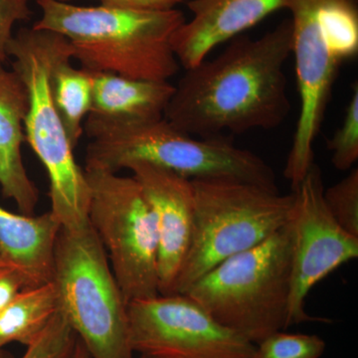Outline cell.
Listing matches in <instances>:
<instances>
[{
  "label": "cell",
  "mask_w": 358,
  "mask_h": 358,
  "mask_svg": "<svg viewBox=\"0 0 358 358\" xmlns=\"http://www.w3.org/2000/svg\"><path fill=\"white\" fill-rule=\"evenodd\" d=\"M291 54L289 18L258 38L235 37L216 57L185 70L164 117L200 138L275 129L291 110L285 73Z\"/></svg>",
  "instance_id": "cell-1"
},
{
  "label": "cell",
  "mask_w": 358,
  "mask_h": 358,
  "mask_svg": "<svg viewBox=\"0 0 358 358\" xmlns=\"http://www.w3.org/2000/svg\"><path fill=\"white\" fill-rule=\"evenodd\" d=\"M36 2L41 17L32 27L65 37L73 59L85 70L147 81H169L178 72L171 41L185 17L176 8L145 11L77 6L60 0Z\"/></svg>",
  "instance_id": "cell-2"
},
{
  "label": "cell",
  "mask_w": 358,
  "mask_h": 358,
  "mask_svg": "<svg viewBox=\"0 0 358 358\" xmlns=\"http://www.w3.org/2000/svg\"><path fill=\"white\" fill-rule=\"evenodd\" d=\"M86 166L117 173L147 162L188 179L225 178L279 189L272 167L231 138H195L166 117L114 120L90 114Z\"/></svg>",
  "instance_id": "cell-3"
},
{
  "label": "cell",
  "mask_w": 358,
  "mask_h": 358,
  "mask_svg": "<svg viewBox=\"0 0 358 358\" xmlns=\"http://www.w3.org/2000/svg\"><path fill=\"white\" fill-rule=\"evenodd\" d=\"M67 54H73V49L65 37L33 27L15 33L7 48V56L13 58L11 68L27 88L26 143L48 176L51 213L62 229L77 231L89 224L90 188L51 91L52 68Z\"/></svg>",
  "instance_id": "cell-4"
},
{
  "label": "cell",
  "mask_w": 358,
  "mask_h": 358,
  "mask_svg": "<svg viewBox=\"0 0 358 358\" xmlns=\"http://www.w3.org/2000/svg\"><path fill=\"white\" fill-rule=\"evenodd\" d=\"M300 114L284 176L296 187L315 164L313 145L339 69L358 52V0H288Z\"/></svg>",
  "instance_id": "cell-5"
},
{
  "label": "cell",
  "mask_w": 358,
  "mask_h": 358,
  "mask_svg": "<svg viewBox=\"0 0 358 358\" xmlns=\"http://www.w3.org/2000/svg\"><path fill=\"white\" fill-rule=\"evenodd\" d=\"M291 246L287 225L226 259L185 293L222 326L257 345L288 329Z\"/></svg>",
  "instance_id": "cell-6"
},
{
  "label": "cell",
  "mask_w": 358,
  "mask_h": 358,
  "mask_svg": "<svg viewBox=\"0 0 358 358\" xmlns=\"http://www.w3.org/2000/svg\"><path fill=\"white\" fill-rule=\"evenodd\" d=\"M194 212L192 241L173 294H183L230 257L262 243L288 223L294 193L246 181L192 179Z\"/></svg>",
  "instance_id": "cell-7"
},
{
  "label": "cell",
  "mask_w": 358,
  "mask_h": 358,
  "mask_svg": "<svg viewBox=\"0 0 358 358\" xmlns=\"http://www.w3.org/2000/svg\"><path fill=\"white\" fill-rule=\"evenodd\" d=\"M59 310L93 358H134L128 303L91 224L61 229L54 260Z\"/></svg>",
  "instance_id": "cell-8"
},
{
  "label": "cell",
  "mask_w": 358,
  "mask_h": 358,
  "mask_svg": "<svg viewBox=\"0 0 358 358\" xmlns=\"http://www.w3.org/2000/svg\"><path fill=\"white\" fill-rule=\"evenodd\" d=\"M89 222L100 239L128 305L159 294L157 234L138 181L85 166Z\"/></svg>",
  "instance_id": "cell-9"
},
{
  "label": "cell",
  "mask_w": 358,
  "mask_h": 358,
  "mask_svg": "<svg viewBox=\"0 0 358 358\" xmlns=\"http://www.w3.org/2000/svg\"><path fill=\"white\" fill-rule=\"evenodd\" d=\"M128 320L131 350L143 357L252 358L255 350L186 294L131 301Z\"/></svg>",
  "instance_id": "cell-10"
},
{
  "label": "cell",
  "mask_w": 358,
  "mask_h": 358,
  "mask_svg": "<svg viewBox=\"0 0 358 358\" xmlns=\"http://www.w3.org/2000/svg\"><path fill=\"white\" fill-rule=\"evenodd\" d=\"M324 192L322 171L315 162L293 190V208L287 223L291 246L288 327L308 322H329L308 315V294L317 282L358 257V238L336 222L327 210Z\"/></svg>",
  "instance_id": "cell-11"
},
{
  "label": "cell",
  "mask_w": 358,
  "mask_h": 358,
  "mask_svg": "<svg viewBox=\"0 0 358 358\" xmlns=\"http://www.w3.org/2000/svg\"><path fill=\"white\" fill-rule=\"evenodd\" d=\"M128 169L140 185L154 215L159 294H173L192 241L194 212L192 179L147 162H136Z\"/></svg>",
  "instance_id": "cell-12"
},
{
  "label": "cell",
  "mask_w": 358,
  "mask_h": 358,
  "mask_svg": "<svg viewBox=\"0 0 358 358\" xmlns=\"http://www.w3.org/2000/svg\"><path fill=\"white\" fill-rule=\"evenodd\" d=\"M287 4L288 0H190L192 20L182 23L171 41L179 64L185 70L199 65L218 45L286 9Z\"/></svg>",
  "instance_id": "cell-13"
},
{
  "label": "cell",
  "mask_w": 358,
  "mask_h": 358,
  "mask_svg": "<svg viewBox=\"0 0 358 358\" xmlns=\"http://www.w3.org/2000/svg\"><path fill=\"white\" fill-rule=\"evenodd\" d=\"M0 60V190L25 215L34 214L39 190L23 162L28 92L15 70Z\"/></svg>",
  "instance_id": "cell-14"
},
{
  "label": "cell",
  "mask_w": 358,
  "mask_h": 358,
  "mask_svg": "<svg viewBox=\"0 0 358 358\" xmlns=\"http://www.w3.org/2000/svg\"><path fill=\"white\" fill-rule=\"evenodd\" d=\"M61 229L51 211L25 215L0 206V263L20 275L25 289L52 282Z\"/></svg>",
  "instance_id": "cell-15"
},
{
  "label": "cell",
  "mask_w": 358,
  "mask_h": 358,
  "mask_svg": "<svg viewBox=\"0 0 358 358\" xmlns=\"http://www.w3.org/2000/svg\"><path fill=\"white\" fill-rule=\"evenodd\" d=\"M89 73L93 89L90 114L107 119L150 120L164 117L174 91V85L169 81H147L109 72Z\"/></svg>",
  "instance_id": "cell-16"
},
{
  "label": "cell",
  "mask_w": 358,
  "mask_h": 358,
  "mask_svg": "<svg viewBox=\"0 0 358 358\" xmlns=\"http://www.w3.org/2000/svg\"><path fill=\"white\" fill-rule=\"evenodd\" d=\"M53 282L23 289L0 313V348L17 343L28 346L39 338L58 312Z\"/></svg>",
  "instance_id": "cell-17"
},
{
  "label": "cell",
  "mask_w": 358,
  "mask_h": 358,
  "mask_svg": "<svg viewBox=\"0 0 358 358\" xmlns=\"http://www.w3.org/2000/svg\"><path fill=\"white\" fill-rule=\"evenodd\" d=\"M73 54L59 59L51 71L54 103L73 148L84 134V122L92 110L93 89L89 71L71 64Z\"/></svg>",
  "instance_id": "cell-18"
},
{
  "label": "cell",
  "mask_w": 358,
  "mask_h": 358,
  "mask_svg": "<svg viewBox=\"0 0 358 358\" xmlns=\"http://www.w3.org/2000/svg\"><path fill=\"white\" fill-rule=\"evenodd\" d=\"M326 348V341L317 334L280 331L257 343L252 358H320Z\"/></svg>",
  "instance_id": "cell-19"
},
{
  "label": "cell",
  "mask_w": 358,
  "mask_h": 358,
  "mask_svg": "<svg viewBox=\"0 0 358 358\" xmlns=\"http://www.w3.org/2000/svg\"><path fill=\"white\" fill-rule=\"evenodd\" d=\"M327 210L348 234L358 238V169L324 189Z\"/></svg>",
  "instance_id": "cell-20"
},
{
  "label": "cell",
  "mask_w": 358,
  "mask_h": 358,
  "mask_svg": "<svg viewBox=\"0 0 358 358\" xmlns=\"http://www.w3.org/2000/svg\"><path fill=\"white\" fill-rule=\"evenodd\" d=\"M352 96L346 107L341 128L327 141L331 162L341 171L352 169L358 159V84L352 85Z\"/></svg>",
  "instance_id": "cell-21"
},
{
  "label": "cell",
  "mask_w": 358,
  "mask_h": 358,
  "mask_svg": "<svg viewBox=\"0 0 358 358\" xmlns=\"http://www.w3.org/2000/svg\"><path fill=\"white\" fill-rule=\"evenodd\" d=\"M76 339V334L58 310L39 338L26 346V352L21 358H68Z\"/></svg>",
  "instance_id": "cell-22"
},
{
  "label": "cell",
  "mask_w": 358,
  "mask_h": 358,
  "mask_svg": "<svg viewBox=\"0 0 358 358\" xmlns=\"http://www.w3.org/2000/svg\"><path fill=\"white\" fill-rule=\"evenodd\" d=\"M30 0H0V60L6 62L7 48L16 23L31 17Z\"/></svg>",
  "instance_id": "cell-23"
},
{
  "label": "cell",
  "mask_w": 358,
  "mask_h": 358,
  "mask_svg": "<svg viewBox=\"0 0 358 358\" xmlns=\"http://www.w3.org/2000/svg\"><path fill=\"white\" fill-rule=\"evenodd\" d=\"M67 1V0H60ZM102 6L122 7L145 11H167L176 9L183 0H100Z\"/></svg>",
  "instance_id": "cell-24"
},
{
  "label": "cell",
  "mask_w": 358,
  "mask_h": 358,
  "mask_svg": "<svg viewBox=\"0 0 358 358\" xmlns=\"http://www.w3.org/2000/svg\"><path fill=\"white\" fill-rule=\"evenodd\" d=\"M25 289L24 282L11 268L0 267V313Z\"/></svg>",
  "instance_id": "cell-25"
},
{
  "label": "cell",
  "mask_w": 358,
  "mask_h": 358,
  "mask_svg": "<svg viewBox=\"0 0 358 358\" xmlns=\"http://www.w3.org/2000/svg\"><path fill=\"white\" fill-rule=\"evenodd\" d=\"M68 358H93L90 355L87 348H85L83 343L80 341V339L77 338L76 343H75L74 348H73L72 352H71L70 357Z\"/></svg>",
  "instance_id": "cell-26"
},
{
  "label": "cell",
  "mask_w": 358,
  "mask_h": 358,
  "mask_svg": "<svg viewBox=\"0 0 358 358\" xmlns=\"http://www.w3.org/2000/svg\"><path fill=\"white\" fill-rule=\"evenodd\" d=\"M0 358H14L10 352H7L6 348H0Z\"/></svg>",
  "instance_id": "cell-27"
},
{
  "label": "cell",
  "mask_w": 358,
  "mask_h": 358,
  "mask_svg": "<svg viewBox=\"0 0 358 358\" xmlns=\"http://www.w3.org/2000/svg\"><path fill=\"white\" fill-rule=\"evenodd\" d=\"M141 358H154V357H143V355H141Z\"/></svg>",
  "instance_id": "cell-28"
},
{
  "label": "cell",
  "mask_w": 358,
  "mask_h": 358,
  "mask_svg": "<svg viewBox=\"0 0 358 358\" xmlns=\"http://www.w3.org/2000/svg\"><path fill=\"white\" fill-rule=\"evenodd\" d=\"M0 267H3V266L1 265V263H0Z\"/></svg>",
  "instance_id": "cell-29"
}]
</instances>
